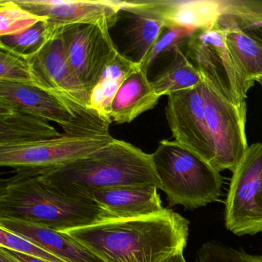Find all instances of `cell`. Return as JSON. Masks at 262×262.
<instances>
[{
	"instance_id": "6da1fadb",
	"label": "cell",
	"mask_w": 262,
	"mask_h": 262,
	"mask_svg": "<svg viewBox=\"0 0 262 262\" xmlns=\"http://www.w3.org/2000/svg\"><path fill=\"white\" fill-rule=\"evenodd\" d=\"M188 225L166 208L159 215L108 219L64 232L103 262H166L183 252Z\"/></svg>"
},
{
	"instance_id": "7a4b0ae2",
	"label": "cell",
	"mask_w": 262,
	"mask_h": 262,
	"mask_svg": "<svg viewBox=\"0 0 262 262\" xmlns=\"http://www.w3.org/2000/svg\"><path fill=\"white\" fill-rule=\"evenodd\" d=\"M0 219L22 221L64 232L108 217L94 202L62 192L36 171L21 170L1 182Z\"/></svg>"
},
{
	"instance_id": "3957f363",
	"label": "cell",
	"mask_w": 262,
	"mask_h": 262,
	"mask_svg": "<svg viewBox=\"0 0 262 262\" xmlns=\"http://www.w3.org/2000/svg\"><path fill=\"white\" fill-rule=\"evenodd\" d=\"M36 171L66 194L93 202L95 191L132 185L162 188L151 154L125 141L111 143L60 168Z\"/></svg>"
},
{
	"instance_id": "277c9868",
	"label": "cell",
	"mask_w": 262,
	"mask_h": 262,
	"mask_svg": "<svg viewBox=\"0 0 262 262\" xmlns=\"http://www.w3.org/2000/svg\"><path fill=\"white\" fill-rule=\"evenodd\" d=\"M170 206L199 208L219 199L223 178L209 162L176 141L162 140L151 154Z\"/></svg>"
},
{
	"instance_id": "5b68a950",
	"label": "cell",
	"mask_w": 262,
	"mask_h": 262,
	"mask_svg": "<svg viewBox=\"0 0 262 262\" xmlns=\"http://www.w3.org/2000/svg\"><path fill=\"white\" fill-rule=\"evenodd\" d=\"M0 107L32 115L58 124L65 134H110L111 119L96 111L76 108L57 95L36 85L0 81Z\"/></svg>"
},
{
	"instance_id": "8992f818",
	"label": "cell",
	"mask_w": 262,
	"mask_h": 262,
	"mask_svg": "<svg viewBox=\"0 0 262 262\" xmlns=\"http://www.w3.org/2000/svg\"><path fill=\"white\" fill-rule=\"evenodd\" d=\"M185 55L206 81L231 102L246 121V99L251 89L227 47L224 30L214 27L194 31L185 46Z\"/></svg>"
},
{
	"instance_id": "52a82bcc",
	"label": "cell",
	"mask_w": 262,
	"mask_h": 262,
	"mask_svg": "<svg viewBox=\"0 0 262 262\" xmlns=\"http://www.w3.org/2000/svg\"><path fill=\"white\" fill-rule=\"evenodd\" d=\"M111 135H62L30 145L0 147V165L21 170L53 169L84 159L111 143Z\"/></svg>"
},
{
	"instance_id": "ba28073f",
	"label": "cell",
	"mask_w": 262,
	"mask_h": 262,
	"mask_svg": "<svg viewBox=\"0 0 262 262\" xmlns=\"http://www.w3.org/2000/svg\"><path fill=\"white\" fill-rule=\"evenodd\" d=\"M225 225L237 235L262 231V143L248 146L233 172Z\"/></svg>"
},
{
	"instance_id": "9c48e42d",
	"label": "cell",
	"mask_w": 262,
	"mask_h": 262,
	"mask_svg": "<svg viewBox=\"0 0 262 262\" xmlns=\"http://www.w3.org/2000/svg\"><path fill=\"white\" fill-rule=\"evenodd\" d=\"M111 28L107 24H77L56 33L62 36L67 59L90 95L119 52L110 35Z\"/></svg>"
},
{
	"instance_id": "30bf717a",
	"label": "cell",
	"mask_w": 262,
	"mask_h": 262,
	"mask_svg": "<svg viewBox=\"0 0 262 262\" xmlns=\"http://www.w3.org/2000/svg\"><path fill=\"white\" fill-rule=\"evenodd\" d=\"M202 89L207 125L215 149L213 167L219 171L228 169L234 172L248 148L246 121L204 79Z\"/></svg>"
},
{
	"instance_id": "8fae6325",
	"label": "cell",
	"mask_w": 262,
	"mask_h": 262,
	"mask_svg": "<svg viewBox=\"0 0 262 262\" xmlns=\"http://www.w3.org/2000/svg\"><path fill=\"white\" fill-rule=\"evenodd\" d=\"M36 86L57 95L76 108L96 111L90 95L70 65L60 33H56L45 47L27 59Z\"/></svg>"
},
{
	"instance_id": "7c38bea8",
	"label": "cell",
	"mask_w": 262,
	"mask_h": 262,
	"mask_svg": "<svg viewBox=\"0 0 262 262\" xmlns=\"http://www.w3.org/2000/svg\"><path fill=\"white\" fill-rule=\"evenodd\" d=\"M165 115L174 141L213 166L215 149L205 118L202 83L169 95Z\"/></svg>"
},
{
	"instance_id": "4fadbf2b",
	"label": "cell",
	"mask_w": 262,
	"mask_h": 262,
	"mask_svg": "<svg viewBox=\"0 0 262 262\" xmlns=\"http://www.w3.org/2000/svg\"><path fill=\"white\" fill-rule=\"evenodd\" d=\"M36 16L47 19L52 37L64 27L107 24L113 27L125 8L119 0H15Z\"/></svg>"
},
{
	"instance_id": "5bb4252c",
	"label": "cell",
	"mask_w": 262,
	"mask_h": 262,
	"mask_svg": "<svg viewBox=\"0 0 262 262\" xmlns=\"http://www.w3.org/2000/svg\"><path fill=\"white\" fill-rule=\"evenodd\" d=\"M158 189L154 185L116 187L98 190L92 199L106 213L108 220L151 217L166 209Z\"/></svg>"
},
{
	"instance_id": "9a60e30c",
	"label": "cell",
	"mask_w": 262,
	"mask_h": 262,
	"mask_svg": "<svg viewBox=\"0 0 262 262\" xmlns=\"http://www.w3.org/2000/svg\"><path fill=\"white\" fill-rule=\"evenodd\" d=\"M122 13L127 15L128 19L125 30L128 39L127 53L133 55V62L142 65L167 27L166 23L155 7L152 0L125 1Z\"/></svg>"
},
{
	"instance_id": "2e32d148",
	"label": "cell",
	"mask_w": 262,
	"mask_h": 262,
	"mask_svg": "<svg viewBox=\"0 0 262 262\" xmlns=\"http://www.w3.org/2000/svg\"><path fill=\"white\" fill-rule=\"evenodd\" d=\"M0 227L19 234L65 261L103 262L62 231L10 219H0Z\"/></svg>"
},
{
	"instance_id": "e0dca14e",
	"label": "cell",
	"mask_w": 262,
	"mask_h": 262,
	"mask_svg": "<svg viewBox=\"0 0 262 262\" xmlns=\"http://www.w3.org/2000/svg\"><path fill=\"white\" fill-rule=\"evenodd\" d=\"M228 7L217 24L224 30L227 47L247 83L252 87L262 79V46L247 33Z\"/></svg>"
},
{
	"instance_id": "ac0fdd59",
	"label": "cell",
	"mask_w": 262,
	"mask_h": 262,
	"mask_svg": "<svg viewBox=\"0 0 262 262\" xmlns=\"http://www.w3.org/2000/svg\"><path fill=\"white\" fill-rule=\"evenodd\" d=\"M160 98L151 86L148 71L139 65L116 93L111 105L110 119L118 124L130 123L142 113L152 110Z\"/></svg>"
},
{
	"instance_id": "d6986e66",
	"label": "cell",
	"mask_w": 262,
	"mask_h": 262,
	"mask_svg": "<svg viewBox=\"0 0 262 262\" xmlns=\"http://www.w3.org/2000/svg\"><path fill=\"white\" fill-rule=\"evenodd\" d=\"M152 1L167 27H182L194 32L214 27L226 10L228 2L219 0Z\"/></svg>"
},
{
	"instance_id": "ffe728a7",
	"label": "cell",
	"mask_w": 262,
	"mask_h": 262,
	"mask_svg": "<svg viewBox=\"0 0 262 262\" xmlns=\"http://www.w3.org/2000/svg\"><path fill=\"white\" fill-rule=\"evenodd\" d=\"M61 135L49 121L0 107V147L30 145Z\"/></svg>"
},
{
	"instance_id": "44dd1931",
	"label": "cell",
	"mask_w": 262,
	"mask_h": 262,
	"mask_svg": "<svg viewBox=\"0 0 262 262\" xmlns=\"http://www.w3.org/2000/svg\"><path fill=\"white\" fill-rule=\"evenodd\" d=\"M139 66L119 52L107 66L99 82L90 93L92 108L110 119L111 105L116 93L127 77Z\"/></svg>"
},
{
	"instance_id": "7402d4cb",
	"label": "cell",
	"mask_w": 262,
	"mask_h": 262,
	"mask_svg": "<svg viewBox=\"0 0 262 262\" xmlns=\"http://www.w3.org/2000/svg\"><path fill=\"white\" fill-rule=\"evenodd\" d=\"M171 56L169 64L151 81L155 93L160 97L194 88L203 82L202 75L182 48L176 49Z\"/></svg>"
},
{
	"instance_id": "603a6c76",
	"label": "cell",
	"mask_w": 262,
	"mask_h": 262,
	"mask_svg": "<svg viewBox=\"0 0 262 262\" xmlns=\"http://www.w3.org/2000/svg\"><path fill=\"white\" fill-rule=\"evenodd\" d=\"M51 38L44 20L17 34L0 36V48L28 59L39 53Z\"/></svg>"
},
{
	"instance_id": "cb8c5ba5",
	"label": "cell",
	"mask_w": 262,
	"mask_h": 262,
	"mask_svg": "<svg viewBox=\"0 0 262 262\" xmlns=\"http://www.w3.org/2000/svg\"><path fill=\"white\" fill-rule=\"evenodd\" d=\"M47 20L27 11L15 0L0 1V36L17 34Z\"/></svg>"
},
{
	"instance_id": "d4e9b609",
	"label": "cell",
	"mask_w": 262,
	"mask_h": 262,
	"mask_svg": "<svg viewBox=\"0 0 262 262\" xmlns=\"http://www.w3.org/2000/svg\"><path fill=\"white\" fill-rule=\"evenodd\" d=\"M193 33L194 31L182 27H165L141 66L148 72L150 67L161 56L167 53L172 54L176 49L185 48L187 42Z\"/></svg>"
},
{
	"instance_id": "484cf974",
	"label": "cell",
	"mask_w": 262,
	"mask_h": 262,
	"mask_svg": "<svg viewBox=\"0 0 262 262\" xmlns=\"http://www.w3.org/2000/svg\"><path fill=\"white\" fill-rule=\"evenodd\" d=\"M0 81L36 85L27 59L3 48H0Z\"/></svg>"
},
{
	"instance_id": "4316f807",
	"label": "cell",
	"mask_w": 262,
	"mask_h": 262,
	"mask_svg": "<svg viewBox=\"0 0 262 262\" xmlns=\"http://www.w3.org/2000/svg\"><path fill=\"white\" fill-rule=\"evenodd\" d=\"M0 247L48 262H67L19 234L0 227Z\"/></svg>"
},
{
	"instance_id": "83f0119b",
	"label": "cell",
	"mask_w": 262,
	"mask_h": 262,
	"mask_svg": "<svg viewBox=\"0 0 262 262\" xmlns=\"http://www.w3.org/2000/svg\"><path fill=\"white\" fill-rule=\"evenodd\" d=\"M197 262H262V257L217 244L207 243L199 250Z\"/></svg>"
},
{
	"instance_id": "f1b7e54d",
	"label": "cell",
	"mask_w": 262,
	"mask_h": 262,
	"mask_svg": "<svg viewBox=\"0 0 262 262\" xmlns=\"http://www.w3.org/2000/svg\"><path fill=\"white\" fill-rule=\"evenodd\" d=\"M229 10L235 15L242 28L262 46V16L248 11L241 1H229ZM258 83L262 87V79Z\"/></svg>"
},
{
	"instance_id": "f546056e",
	"label": "cell",
	"mask_w": 262,
	"mask_h": 262,
	"mask_svg": "<svg viewBox=\"0 0 262 262\" xmlns=\"http://www.w3.org/2000/svg\"><path fill=\"white\" fill-rule=\"evenodd\" d=\"M7 251L11 254L15 258L19 260L21 262H48L47 260H41L36 257H32V256L27 255V254H22L17 251H12V250L7 249Z\"/></svg>"
},
{
	"instance_id": "4dcf8cb0",
	"label": "cell",
	"mask_w": 262,
	"mask_h": 262,
	"mask_svg": "<svg viewBox=\"0 0 262 262\" xmlns=\"http://www.w3.org/2000/svg\"><path fill=\"white\" fill-rule=\"evenodd\" d=\"M0 262H21L11 255L7 249L0 247Z\"/></svg>"
},
{
	"instance_id": "1f68e13d",
	"label": "cell",
	"mask_w": 262,
	"mask_h": 262,
	"mask_svg": "<svg viewBox=\"0 0 262 262\" xmlns=\"http://www.w3.org/2000/svg\"><path fill=\"white\" fill-rule=\"evenodd\" d=\"M166 262H186L185 260V257L183 256V252L177 253L171 256Z\"/></svg>"
}]
</instances>
